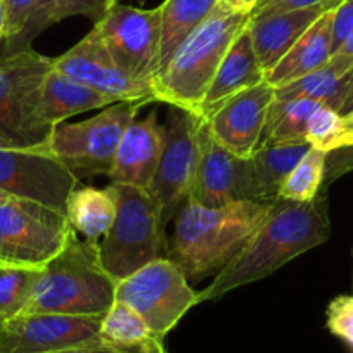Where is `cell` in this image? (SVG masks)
I'll return each mask as SVG.
<instances>
[{
  "label": "cell",
  "instance_id": "cell-1",
  "mask_svg": "<svg viewBox=\"0 0 353 353\" xmlns=\"http://www.w3.org/2000/svg\"><path fill=\"white\" fill-rule=\"evenodd\" d=\"M329 236L331 225L319 196L310 203L281 199L246 246L201 291V303L220 300L237 288L272 276L288 261L321 246Z\"/></svg>",
  "mask_w": 353,
  "mask_h": 353
},
{
  "label": "cell",
  "instance_id": "cell-2",
  "mask_svg": "<svg viewBox=\"0 0 353 353\" xmlns=\"http://www.w3.org/2000/svg\"><path fill=\"white\" fill-rule=\"evenodd\" d=\"M277 203L241 201L206 208L188 199L175 215L166 258L179 265L189 281L219 274L246 246Z\"/></svg>",
  "mask_w": 353,
  "mask_h": 353
},
{
  "label": "cell",
  "instance_id": "cell-3",
  "mask_svg": "<svg viewBox=\"0 0 353 353\" xmlns=\"http://www.w3.org/2000/svg\"><path fill=\"white\" fill-rule=\"evenodd\" d=\"M117 300V281L104 269L99 244L77 232L40 269L28 303L19 315L61 314L104 317Z\"/></svg>",
  "mask_w": 353,
  "mask_h": 353
},
{
  "label": "cell",
  "instance_id": "cell-4",
  "mask_svg": "<svg viewBox=\"0 0 353 353\" xmlns=\"http://www.w3.org/2000/svg\"><path fill=\"white\" fill-rule=\"evenodd\" d=\"M250 19L246 12L220 4L156 74L151 83L154 101L198 117L219 66L237 37L248 28Z\"/></svg>",
  "mask_w": 353,
  "mask_h": 353
},
{
  "label": "cell",
  "instance_id": "cell-5",
  "mask_svg": "<svg viewBox=\"0 0 353 353\" xmlns=\"http://www.w3.org/2000/svg\"><path fill=\"white\" fill-rule=\"evenodd\" d=\"M117 216L99 244L101 261L114 281L132 276L151 261L166 258L168 239L161 210L148 189L111 184Z\"/></svg>",
  "mask_w": 353,
  "mask_h": 353
},
{
  "label": "cell",
  "instance_id": "cell-6",
  "mask_svg": "<svg viewBox=\"0 0 353 353\" xmlns=\"http://www.w3.org/2000/svg\"><path fill=\"white\" fill-rule=\"evenodd\" d=\"M52 57L30 49L0 59V145H43L52 128L40 120V99Z\"/></svg>",
  "mask_w": 353,
  "mask_h": 353
},
{
  "label": "cell",
  "instance_id": "cell-7",
  "mask_svg": "<svg viewBox=\"0 0 353 353\" xmlns=\"http://www.w3.org/2000/svg\"><path fill=\"white\" fill-rule=\"evenodd\" d=\"M141 106L117 103L88 120L57 125L50 132L47 145L77 179L110 175L121 137Z\"/></svg>",
  "mask_w": 353,
  "mask_h": 353
},
{
  "label": "cell",
  "instance_id": "cell-8",
  "mask_svg": "<svg viewBox=\"0 0 353 353\" xmlns=\"http://www.w3.org/2000/svg\"><path fill=\"white\" fill-rule=\"evenodd\" d=\"M117 300L134 308L145 324L165 339L192 307L201 303V291L170 258H159L117 283Z\"/></svg>",
  "mask_w": 353,
  "mask_h": 353
},
{
  "label": "cell",
  "instance_id": "cell-9",
  "mask_svg": "<svg viewBox=\"0 0 353 353\" xmlns=\"http://www.w3.org/2000/svg\"><path fill=\"white\" fill-rule=\"evenodd\" d=\"M73 234L54 210L14 198L0 203V265L42 269Z\"/></svg>",
  "mask_w": 353,
  "mask_h": 353
},
{
  "label": "cell",
  "instance_id": "cell-10",
  "mask_svg": "<svg viewBox=\"0 0 353 353\" xmlns=\"http://www.w3.org/2000/svg\"><path fill=\"white\" fill-rule=\"evenodd\" d=\"M80 184L49 145H0V191L66 216V203Z\"/></svg>",
  "mask_w": 353,
  "mask_h": 353
},
{
  "label": "cell",
  "instance_id": "cell-11",
  "mask_svg": "<svg viewBox=\"0 0 353 353\" xmlns=\"http://www.w3.org/2000/svg\"><path fill=\"white\" fill-rule=\"evenodd\" d=\"M203 121V118L189 111L168 106L163 154L148 189L161 210L165 227L170 220L175 219L191 194L199 161V134Z\"/></svg>",
  "mask_w": 353,
  "mask_h": 353
},
{
  "label": "cell",
  "instance_id": "cell-12",
  "mask_svg": "<svg viewBox=\"0 0 353 353\" xmlns=\"http://www.w3.org/2000/svg\"><path fill=\"white\" fill-rule=\"evenodd\" d=\"M94 26L118 68L134 80L151 85L159 71L161 6L139 9L117 2Z\"/></svg>",
  "mask_w": 353,
  "mask_h": 353
},
{
  "label": "cell",
  "instance_id": "cell-13",
  "mask_svg": "<svg viewBox=\"0 0 353 353\" xmlns=\"http://www.w3.org/2000/svg\"><path fill=\"white\" fill-rule=\"evenodd\" d=\"M101 321L103 317L61 314L16 315L0 322V353H56L103 345Z\"/></svg>",
  "mask_w": 353,
  "mask_h": 353
},
{
  "label": "cell",
  "instance_id": "cell-14",
  "mask_svg": "<svg viewBox=\"0 0 353 353\" xmlns=\"http://www.w3.org/2000/svg\"><path fill=\"white\" fill-rule=\"evenodd\" d=\"M52 68L114 103L149 104L154 101L151 85L141 83L118 68L94 26L77 46L59 57H52Z\"/></svg>",
  "mask_w": 353,
  "mask_h": 353
},
{
  "label": "cell",
  "instance_id": "cell-15",
  "mask_svg": "<svg viewBox=\"0 0 353 353\" xmlns=\"http://www.w3.org/2000/svg\"><path fill=\"white\" fill-rule=\"evenodd\" d=\"M189 199L206 208L256 201L251 158L237 156L220 145L206 121L199 134V161Z\"/></svg>",
  "mask_w": 353,
  "mask_h": 353
},
{
  "label": "cell",
  "instance_id": "cell-16",
  "mask_svg": "<svg viewBox=\"0 0 353 353\" xmlns=\"http://www.w3.org/2000/svg\"><path fill=\"white\" fill-rule=\"evenodd\" d=\"M276 99V88L263 80L227 101L206 121L210 134L227 151L253 158L260 149L265 123Z\"/></svg>",
  "mask_w": 353,
  "mask_h": 353
},
{
  "label": "cell",
  "instance_id": "cell-17",
  "mask_svg": "<svg viewBox=\"0 0 353 353\" xmlns=\"http://www.w3.org/2000/svg\"><path fill=\"white\" fill-rule=\"evenodd\" d=\"M165 145V125L158 113L151 111L144 120L132 121L121 137L113 170L108 176L111 184L149 189Z\"/></svg>",
  "mask_w": 353,
  "mask_h": 353
},
{
  "label": "cell",
  "instance_id": "cell-18",
  "mask_svg": "<svg viewBox=\"0 0 353 353\" xmlns=\"http://www.w3.org/2000/svg\"><path fill=\"white\" fill-rule=\"evenodd\" d=\"M265 80V71L254 54L248 28L241 33L223 57L208 92L199 108V118L208 120L227 101Z\"/></svg>",
  "mask_w": 353,
  "mask_h": 353
},
{
  "label": "cell",
  "instance_id": "cell-19",
  "mask_svg": "<svg viewBox=\"0 0 353 353\" xmlns=\"http://www.w3.org/2000/svg\"><path fill=\"white\" fill-rule=\"evenodd\" d=\"M325 12L327 9L317 8L250 19L248 32L258 63L265 74L277 66V63L298 42V39Z\"/></svg>",
  "mask_w": 353,
  "mask_h": 353
},
{
  "label": "cell",
  "instance_id": "cell-20",
  "mask_svg": "<svg viewBox=\"0 0 353 353\" xmlns=\"http://www.w3.org/2000/svg\"><path fill=\"white\" fill-rule=\"evenodd\" d=\"M332 12L322 14L277 63L274 70L265 74V80L274 88L284 87L300 80L305 74L324 66L332 56Z\"/></svg>",
  "mask_w": 353,
  "mask_h": 353
},
{
  "label": "cell",
  "instance_id": "cell-21",
  "mask_svg": "<svg viewBox=\"0 0 353 353\" xmlns=\"http://www.w3.org/2000/svg\"><path fill=\"white\" fill-rule=\"evenodd\" d=\"M117 104L104 94L59 73L50 68L43 80L42 99H40V120L49 128L64 123V120L92 110Z\"/></svg>",
  "mask_w": 353,
  "mask_h": 353
},
{
  "label": "cell",
  "instance_id": "cell-22",
  "mask_svg": "<svg viewBox=\"0 0 353 353\" xmlns=\"http://www.w3.org/2000/svg\"><path fill=\"white\" fill-rule=\"evenodd\" d=\"M353 77V59L332 54L331 59L319 70L300 80L276 88L277 101L314 99L341 113Z\"/></svg>",
  "mask_w": 353,
  "mask_h": 353
},
{
  "label": "cell",
  "instance_id": "cell-23",
  "mask_svg": "<svg viewBox=\"0 0 353 353\" xmlns=\"http://www.w3.org/2000/svg\"><path fill=\"white\" fill-rule=\"evenodd\" d=\"M99 338L104 346L118 353H168L165 339L120 300H114L101 321Z\"/></svg>",
  "mask_w": 353,
  "mask_h": 353
},
{
  "label": "cell",
  "instance_id": "cell-24",
  "mask_svg": "<svg viewBox=\"0 0 353 353\" xmlns=\"http://www.w3.org/2000/svg\"><path fill=\"white\" fill-rule=\"evenodd\" d=\"M117 2L118 0H39V4L26 21L25 28L19 32L16 39L4 43V56L2 57L30 49L32 42L40 33L66 18L85 16L96 25Z\"/></svg>",
  "mask_w": 353,
  "mask_h": 353
},
{
  "label": "cell",
  "instance_id": "cell-25",
  "mask_svg": "<svg viewBox=\"0 0 353 353\" xmlns=\"http://www.w3.org/2000/svg\"><path fill=\"white\" fill-rule=\"evenodd\" d=\"M310 148L312 145L307 141L261 144L251 158L256 201H281V185Z\"/></svg>",
  "mask_w": 353,
  "mask_h": 353
},
{
  "label": "cell",
  "instance_id": "cell-26",
  "mask_svg": "<svg viewBox=\"0 0 353 353\" xmlns=\"http://www.w3.org/2000/svg\"><path fill=\"white\" fill-rule=\"evenodd\" d=\"M117 216V201L110 189L78 184L66 203V220L85 241L99 244Z\"/></svg>",
  "mask_w": 353,
  "mask_h": 353
},
{
  "label": "cell",
  "instance_id": "cell-27",
  "mask_svg": "<svg viewBox=\"0 0 353 353\" xmlns=\"http://www.w3.org/2000/svg\"><path fill=\"white\" fill-rule=\"evenodd\" d=\"M219 6L220 0H165L163 2L159 71L168 64L176 49L219 9Z\"/></svg>",
  "mask_w": 353,
  "mask_h": 353
},
{
  "label": "cell",
  "instance_id": "cell-28",
  "mask_svg": "<svg viewBox=\"0 0 353 353\" xmlns=\"http://www.w3.org/2000/svg\"><path fill=\"white\" fill-rule=\"evenodd\" d=\"M324 104L314 99H274L267 114L261 144L267 142H298L307 141V123L312 114Z\"/></svg>",
  "mask_w": 353,
  "mask_h": 353
},
{
  "label": "cell",
  "instance_id": "cell-29",
  "mask_svg": "<svg viewBox=\"0 0 353 353\" xmlns=\"http://www.w3.org/2000/svg\"><path fill=\"white\" fill-rule=\"evenodd\" d=\"M327 152L310 148V151L291 170L284 184L281 185L279 199L291 203H310L319 196L325 179Z\"/></svg>",
  "mask_w": 353,
  "mask_h": 353
},
{
  "label": "cell",
  "instance_id": "cell-30",
  "mask_svg": "<svg viewBox=\"0 0 353 353\" xmlns=\"http://www.w3.org/2000/svg\"><path fill=\"white\" fill-rule=\"evenodd\" d=\"M40 269L0 265V322L23 312L35 288Z\"/></svg>",
  "mask_w": 353,
  "mask_h": 353
},
{
  "label": "cell",
  "instance_id": "cell-31",
  "mask_svg": "<svg viewBox=\"0 0 353 353\" xmlns=\"http://www.w3.org/2000/svg\"><path fill=\"white\" fill-rule=\"evenodd\" d=\"M305 139L312 148L327 154L341 149L345 139L343 114L327 106H321L308 120Z\"/></svg>",
  "mask_w": 353,
  "mask_h": 353
},
{
  "label": "cell",
  "instance_id": "cell-32",
  "mask_svg": "<svg viewBox=\"0 0 353 353\" xmlns=\"http://www.w3.org/2000/svg\"><path fill=\"white\" fill-rule=\"evenodd\" d=\"M325 325L331 334L353 350V294H341L329 303L325 310Z\"/></svg>",
  "mask_w": 353,
  "mask_h": 353
},
{
  "label": "cell",
  "instance_id": "cell-33",
  "mask_svg": "<svg viewBox=\"0 0 353 353\" xmlns=\"http://www.w3.org/2000/svg\"><path fill=\"white\" fill-rule=\"evenodd\" d=\"M345 0H260L256 8L251 11V18H263V16L279 14V12L303 11V9H327L334 11Z\"/></svg>",
  "mask_w": 353,
  "mask_h": 353
},
{
  "label": "cell",
  "instance_id": "cell-34",
  "mask_svg": "<svg viewBox=\"0 0 353 353\" xmlns=\"http://www.w3.org/2000/svg\"><path fill=\"white\" fill-rule=\"evenodd\" d=\"M39 0H4L6 11V39L4 43L11 42L25 28L26 21L35 11Z\"/></svg>",
  "mask_w": 353,
  "mask_h": 353
},
{
  "label": "cell",
  "instance_id": "cell-35",
  "mask_svg": "<svg viewBox=\"0 0 353 353\" xmlns=\"http://www.w3.org/2000/svg\"><path fill=\"white\" fill-rule=\"evenodd\" d=\"M353 32V0H345L332 12V54Z\"/></svg>",
  "mask_w": 353,
  "mask_h": 353
},
{
  "label": "cell",
  "instance_id": "cell-36",
  "mask_svg": "<svg viewBox=\"0 0 353 353\" xmlns=\"http://www.w3.org/2000/svg\"><path fill=\"white\" fill-rule=\"evenodd\" d=\"M258 2L260 0H220V4L225 6V8L237 12H246V14H251V11L256 8Z\"/></svg>",
  "mask_w": 353,
  "mask_h": 353
},
{
  "label": "cell",
  "instance_id": "cell-37",
  "mask_svg": "<svg viewBox=\"0 0 353 353\" xmlns=\"http://www.w3.org/2000/svg\"><path fill=\"white\" fill-rule=\"evenodd\" d=\"M56 353H118L114 350L108 348L104 345H94V346H78V348H70V350H63V352H56Z\"/></svg>",
  "mask_w": 353,
  "mask_h": 353
},
{
  "label": "cell",
  "instance_id": "cell-38",
  "mask_svg": "<svg viewBox=\"0 0 353 353\" xmlns=\"http://www.w3.org/2000/svg\"><path fill=\"white\" fill-rule=\"evenodd\" d=\"M334 54H339V56H345V57H350V59H353V32Z\"/></svg>",
  "mask_w": 353,
  "mask_h": 353
},
{
  "label": "cell",
  "instance_id": "cell-39",
  "mask_svg": "<svg viewBox=\"0 0 353 353\" xmlns=\"http://www.w3.org/2000/svg\"><path fill=\"white\" fill-rule=\"evenodd\" d=\"M343 125H345V139H346L348 135L353 134V111H350L348 114H343ZM345 139H343V141H345Z\"/></svg>",
  "mask_w": 353,
  "mask_h": 353
},
{
  "label": "cell",
  "instance_id": "cell-40",
  "mask_svg": "<svg viewBox=\"0 0 353 353\" xmlns=\"http://www.w3.org/2000/svg\"><path fill=\"white\" fill-rule=\"evenodd\" d=\"M350 111H353V77H352V83H350L348 96H346V101H345V104H343L341 114H348Z\"/></svg>",
  "mask_w": 353,
  "mask_h": 353
},
{
  "label": "cell",
  "instance_id": "cell-41",
  "mask_svg": "<svg viewBox=\"0 0 353 353\" xmlns=\"http://www.w3.org/2000/svg\"><path fill=\"white\" fill-rule=\"evenodd\" d=\"M6 39V11H4V0H0V43Z\"/></svg>",
  "mask_w": 353,
  "mask_h": 353
},
{
  "label": "cell",
  "instance_id": "cell-42",
  "mask_svg": "<svg viewBox=\"0 0 353 353\" xmlns=\"http://www.w3.org/2000/svg\"><path fill=\"white\" fill-rule=\"evenodd\" d=\"M350 148L353 149V134L348 135V137L343 141V145H341V149H350Z\"/></svg>",
  "mask_w": 353,
  "mask_h": 353
},
{
  "label": "cell",
  "instance_id": "cell-43",
  "mask_svg": "<svg viewBox=\"0 0 353 353\" xmlns=\"http://www.w3.org/2000/svg\"><path fill=\"white\" fill-rule=\"evenodd\" d=\"M8 199H12V198H11V196H9V194H6L4 191H0V203L8 201Z\"/></svg>",
  "mask_w": 353,
  "mask_h": 353
}]
</instances>
